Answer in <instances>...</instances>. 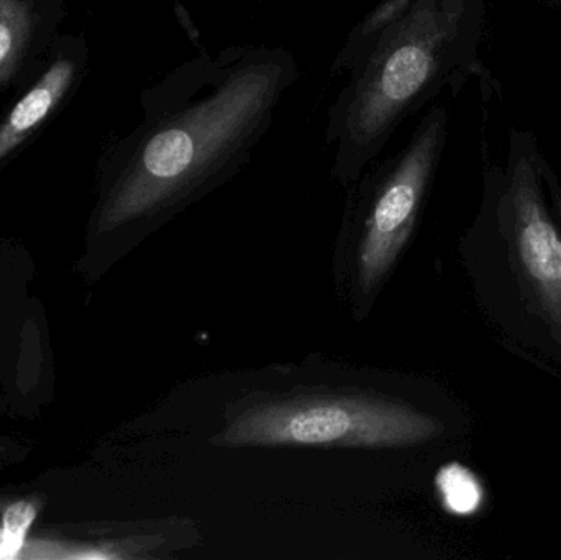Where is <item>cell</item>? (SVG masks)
<instances>
[{
	"label": "cell",
	"mask_w": 561,
	"mask_h": 560,
	"mask_svg": "<svg viewBox=\"0 0 561 560\" xmlns=\"http://www.w3.org/2000/svg\"><path fill=\"white\" fill-rule=\"evenodd\" d=\"M297 79L296 58L280 46H227L171 69L145 95L147 115L115 171L95 232H150L232 181Z\"/></svg>",
	"instance_id": "obj_1"
},
{
	"label": "cell",
	"mask_w": 561,
	"mask_h": 560,
	"mask_svg": "<svg viewBox=\"0 0 561 560\" xmlns=\"http://www.w3.org/2000/svg\"><path fill=\"white\" fill-rule=\"evenodd\" d=\"M76 66L69 59H58L36 81V84L16 102L5 121L0 125V160L15 150L33 128L38 127L46 115L55 108L75 79Z\"/></svg>",
	"instance_id": "obj_6"
},
{
	"label": "cell",
	"mask_w": 561,
	"mask_h": 560,
	"mask_svg": "<svg viewBox=\"0 0 561 560\" xmlns=\"http://www.w3.org/2000/svg\"><path fill=\"white\" fill-rule=\"evenodd\" d=\"M411 2L412 0H382L368 15L363 16L353 26L335 61L332 62V75H348L353 66L375 45L376 39L408 10Z\"/></svg>",
	"instance_id": "obj_7"
},
{
	"label": "cell",
	"mask_w": 561,
	"mask_h": 560,
	"mask_svg": "<svg viewBox=\"0 0 561 560\" xmlns=\"http://www.w3.org/2000/svg\"><path fill=\"white\" fill-rule=\"evenodd\" d=\"M514 237L520 266L549 319L561 324V236L550 220L527 161L513 181Z\"/></svg>",
	"instance_id": "obj_5"
},
{
	"label": "cell",
	"mask_w": 561,
	"mask_h": 560,
	"mask_svg": "<svg viewBox=\"0 0 561 560\" xmlns=\"http://www.w3.org/2000/svg\"><path fill=\"white\" fill-rule=\"evenodd\" d=\"M448 115L435 107L411 140L373 161L350 186L340 247L346 255V293L362 318L381 292L411 239L447 137Z\"/></svg>",
	"instance_id": "obj_4"
},
{
	"label": "cell",
	"mask_w": 561,
	"mask_h": 560,
	"mask_svg": "<svg viewBox=\"0 0 561 560\" xmlns=\"http://www.w3.org/2000/svg\"><path fill=\"white\" fill-rule=\"evenodd\" d=\"M23 542L13 539L5 529L0 528V559L15 558L16 552L22 549Z\"/></svg>",
	"instance_id": "obj_11"
},
{
	"label": "cell",
	"mask_w": 561,
	"mask_h": 560,
	"mask_svg": "<svg viewBox=\"0 0 561 560\" xmlns=\"http://www.w3.org/2000/svg\"><path fill=\"white\" fill-rule=\"evenodd\" d=\"M437 489L445 508L455 515H473L483 505L484 490L480 480L460 464H450L438 472Z\"/></svg>",
	"instance_id": "obj_9"
},
{
	"label": "cell",
	"mask_w": 561,
	"mask_h": 560,
	"mask_svg": "<svg viewBox=\"0 0 561 560\" xmlns=\"http://www.w3.org/2000/svg\"><path fill=\"white\" fill-rule=\"evenodd\" d=\"M468 0H412L353 66L327 114L333 180L350 187L457 62Z\"/></svg>",
	"instance_id": "obj_2"
},
{
	"label": "cell",
	"mask_w": 561,
	"mask_h": 560,
	"mask_svg": "<svg viewBox=\"0 0 561 560\" xmlns=\"http://www.w3.org/2000/svg\"><path fill=\"white\" fill-rule=\"evenodd\" d=\"M32 26L33 16L25 0H0V84L15 72Z\"/></svg>",
	"instance_id": "obj_8"
},
{
	"label": "cell",
	"mask_w": 561,
	"mask_h": 560,
	"mask_svg": "<svg viewBox=\"0 0 561 560\" xmlns=\"http://www.w3.org/2000/svg\"><path fill=\"white\" fill-rule=\"evenodd\" d=\"M36 518L35 505L28 502H16L10 505L3 513L2 528L16 541L23 542L30 526Z\"/></svg>",
	"instance_id": "obj_10"
},
{
	"label": "cell",
	"mask_w": 561,
	"mask_h": 560,
	"mask_svg": "<svg viewBox=\"0 0 561 560\" xmlns=\"http://www.w3.org/2000/svg\"><path fill=\"white\" fill-rule=\"evenodd\" d=\"M216 436L224 447L391 449L434 439L437 421L385 395L362 390H289L233 401Z\"/></svg>",
	"instance_id": "obj_3"
}]
</instances>
